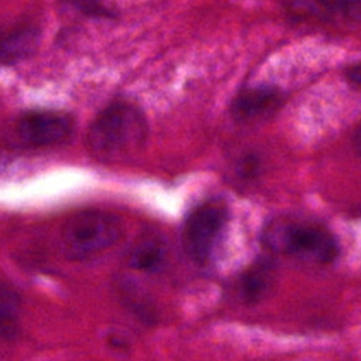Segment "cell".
Masks as SVG:
<instances>
[{
    "label": "cell",
    "mask_w": 361,
    "mask_h": 361,
    "mask_svg": "<svg viewBox=\"0 0 361 361\" xmlns=\"http://www.w3.org/2000/svg\"><path fill=\"white\" fill-rule=\"evenodd\" d=\"M39 30L34 24L13 23L0 27V65H11L34 54Z\"/></svg>",
    "instance_id": "obj_7"
},
{
    "label": "cell",
    "mask_w": 361,
    "mask_h": 361,
    "mask_svg": "<svg viewBox=\"0 0 361 361\" xmlns=\"http://www.w3.org/2000/svg\"><path fill=\"white\" fill-rule=\"evenodd\" d=\"M228 223V209L221 200H207L186 217L182 230L185 252L196 264H204L213 255Z\"/></svg>",
    "instance_id": "obj_4"
},
{
    "label": "cell",
    "mask_w": 361,
    "mask_h": 361,
    "mask_svg": "<svg viewBox=\"0 0 361 361\" xmlns=\"http://www.w3.org/2000/svg\"><path fill=\"white\" fill-rule=\"evenodd\" d=\"M320 1H323V0H320Z\"/></svg>",
    "instance_id": "obj_16"
},
{
    "label": "cell",
    "mask_w": 361,
    "mask_h": 361,
    "mask_svg": "<svg viewBox=\"0 0 361 361\" xmlns=\"http://www.w3.org/2000/svg\"><path fill=\"white\" fill-rule=\"evenodd\" d=\"M353 141H354V148H355V151L361 155V123L357 126V128H355V131H354V138H353Z\"/></svg>",
    "instance_id": "obj_15"
},
{
    "label": "cell",
    "mask_w": 361,
    "mask_h": 361,
    "mask_svg": "<svg viewBox=\"0 0 361 361\" xmlns=\"http://www.w3.org/2000/svg\"><path fill=\"white\" fill-rule=\"evenodd\" d=\"M276 281V265L269 257L254 261L238 279V293L245 303H257L272 290Z\"/></svg>",
    "instance_id": "obj_8"
},
{
    "label": "cell",
    "mask_w": 361,
    "mask_h": 361,
    "mask_svg": "<svg viewBox=\"0 0 361 361\" xmlns=\"http://www.w3.org/2000/svg\"><path fill=\"white\" fill-rule=\"evenodd\" d=\"M282 96L276 87L255 85L243 89L231 106L233 116L240 121H257L276 111Z\"/></svg>",
    "instance_id": "obj_6"
},
{
    "label": "cell",
    "mask_w": 361,
    "mask_h": 361,
    "mask_svg": "<svg viewBox=\"0 0 361 361\" xmlns=\"http://www.w3.org/2000/svg\"><path fill=\"white\" fill-rule=\"evenodd\" d=\"M147 135L144 113L131 103L116 102L104 107L90 123L86 147L100 161H118L141 151Z\"/></svg>",
    "instance_id": "obj_1"
},
{
    "label": "cell",
    "mask_w": 361,
    "mask_h": 361,
    "mask_svg": "<svg viewBox=\"0 0 361 361\" xmlns=\"http://www.w3.org/2000/svg\"><path fill=\"white\" fill-rule=\"evenodd\" d=\"M89 17H110V10L102 0H63Z\"/></svg>",
    "instance_id": "obj_11"
},
{
    "label": "cell",
    "mask_w": 361,
    "mask_h": 361,
    "mask_svg": "<svg viewBox=\"0 0 361 361\" xmlns=\"http://www.w3.org/2000/svg\"><path fill=\"white\" fill-rule=\"evenodd\" d=\"M166 258V248L164 240L154 233L141 235L128 252V264L140 271L155 272Z\"/></svg>",
    "instance_id": "obj_9"
},
{
    "label": "cell",
    "mask_w": 361,
    "mask_h": 361,
    "mask_svg": "<svg viewBox=\"0 0 361 361\" xmlns=\"http://www.w3.org/2000/svg\"><path fill=\"white\" fill-rule=\"evenodd\" d=\"M347 76L351 82H354L355 85H361V62L358 63H354L348 72H347Z\"/></svg>",
    "instance_id": "obj_13"
},
{
    "label": "cell",
    "mask_w": 361,
    "mask_h": 361,
    "mask_svg": "<svg viewBox=\"0 0 361 361\" xmlns=\"http://www.w3.org/2000/svg\"><path fill=\"white\" fill-rule=\"evenodd\" d=\"M262 241L271 252L292 255L313 264H329L338 254L334 235L326 227L313 221L272 220L264 230Z\"/></svg>",
    "instance_id": "obj_2"
},
{
    "label": "cell",
    "mask_w": 361,
    "mask_h": 361,
    "mask_svg": "<svg viewBox=\"0 0 361 361\" xmlns=\"http://www.w3.org/2000/svg\"><path fill=\"white\" fill-rule=\"evenodd\" d=\"M255 168H257V162L254 159H245L243 161V165H241V176H251L255 173Z\"/></svg>",
    "instance_id": "obj_14"
},
{
    "label": "cell",
    "mask_w": 361,
    "mask_h": 361,
    "mask_svg": "<svg viewBox=\"0 0 361 361\" xmlns=\"http://www.w3.org/2000/svg\"><path fill=\"white\" fill-rule=\"evenodd\" d=\"M73 118L61 111L34 110L21 114L14 126V134L25 147H48L66 141L73 133Z\"/></svg>",
    "instance_id": "obj_5"
},
{
    "label": "cell",
    "mask_w": 361,
    "mask_h": 361,
    "mask_svg": "<svg viewBox=\"0 0 361 361\" xmlns=\"http://www.w3.org/2000/svg\"><path fill=\"white\" fill-rule=\"evenodd\" d=\"M322 3L351 20L361 21V0H323Z\"/></svg>",
    "instance_id": "obj_12"
},
{
    "label": "cell",
    "mask_w": 361,
    "mask_h": 361,
    "mask_svg": "<svg viewBox=\"0 0 361 361\" xmlns=\"http://www.w3.org/2000/svg\"><path fill=\"white\" fill-rule=\"evenodd\" d=\"M21 298L10 286H0V337L11 338L17 334L21 320Z\"/></svg>",
    "instance_id": "obj_10"
},
{
    "label": "cell",
    "mask_w": 361,
    "mask_h": 361,
    "mask_svg": "<svg viewBox=\"0 0 361 361\" xmlns=\"http://www.w3.org/2000/svg\"><path fill=\"white\" fill-rule=\"evenodd\" d=\"M123 235V223L118 216L104 210H83L69 217L59 234L63 254L73 261L94 257Z\"/></svg>",
    "instance_id": "obj_3"
}]
</instances>
